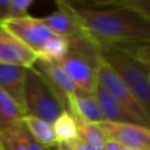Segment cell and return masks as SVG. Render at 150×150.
<instances>
[{
	"label": "cell",
	"mask_w": 150,
	"mask_h": 150,
	"mask_svg": "<svg viewBox=\"0 0 150 150\" xmlns=\"http://www.w3.org/2000/svg\"><path fill=\"white\" fill-rule=\"evenodd\" d=\"M83 29L98 43L150 45V21L115 1H66Z\"/></svg>",
	"instance_id": "6da1fadb"
},
{
	"label": "cell",
	"mask_w": 150,
	"mask_h": 150,
	"mask_svg": "<svg viewBox=\"0 0 150 150\" xmlns=\"http://www.w3.org/2000/svg\"><path fill=\"white\" fill-rule=\"evenodd\" d=\"M98 46L101 59L129 88L150 121V68L123 45L98 43Z\"/></svg>",
	"instance_id": "7a4b0ae2"
},
{
	"label": "cell",
	"mask_w": 150,
	"mask_h": 150,
	"mask_svg": "<svg viewBox=\"0 0 150 150\" xmlns=\"http://www.w3.org/2000/svg\"><path fill=\"white\" fill-rule=\"evenodd\" d=\"M67 40L68 52L59 64L80 89L94 93L97 67L102 61L98 43L88 33Z\"/></svg>",
	"instance_id": "3957f363"
},
{
	"label": "cell",
	"mask_w": 150,
	"mask_h": 150,
	"mask_svg": "<svg viewBox=\"0 0 150 150\" xmlns=\"http://www.w3.org/2000/svg\"><path fill=\"white\" fill-rule=\"evenodd\" d=\"M26 115L41 118L50 124L64 111L48 81L34 68H27L23 89Z\"/></svg>",
	"instance_id": "277c9868"
},
{
	"label": "cell",
	"mask_w": 150,
	"mask_h": 150,
	"mask_svg": "<svg viewBox=\"0 0 150 150\" xmlns=\"http://www.w3.org/2000/svg\"><path fill=\"white\" fill-rule=\"evenodd\" d=\"M96 81L103 89L110 93L115 98H117L128 110H130L145 127L150 128V121L148 120L145 112L142 107L138 104L129 88L124 84V82L120 79V76L115 73V70L107 64L103 60L97 67L96 71Z\"/></svg>",
	"instance_id": "5b68a950"
},
{
	"label": "cell",
	"mask_w": 150,
	"mask_h": 150,
	"mask_svg": "<svg viewBox=\"0 0 150 150\" xmlns=\"http://www.w3.org/2000/svg\"><path fill=\"white\" fill-rule=\"evenodd\" d=\"M0 26L19 39L35 54H38L45 43L55 35L42 23L40 18L29 15L18 19H7L0 23Z\"/></svg>",
	"instance_id": "8992f818"
},
{
	"label": "cell",
	"mask_w": 150,
	"mask_h": 150,
	"mask_svg": "<svg viewBox=\"0 0 150 150\" xmlns=\"http://www.w3.org/2000/svg\"><path fill=\"white\" fill-rule=\"evenodd\" d=\"M107 139L114 141L124 149L150 150V128L132 123L102 121L97 123Z\"/></svg>",
	"instance_id": "52a82bcc"
},
{
	"label": "cell",
	"mask_w": 150,
	"mask_h": 150,
	"mask_svg": "<svg viewBox=\"0 0 150 150\" xmlns=\"http://www.w3.org/2000/svg\"><path fill=\"white\" fill-rule=\"evenodd\" d=\"M33 67L48 81V83L52 86V88L56 93L63 107V110L68 111L69 96L77 93L80 88L69 79V76L64 73V70L59 63L36 60Z\"/></svg>",
	"instance_id": "ba28073f"
},
{
	"label": "cell",
	"mask_w": 150,
	"mask_h": 150,
	"mask_svg": "<svg viewBox=\"0 0 150 150\" xmlns=\"http://www.w3.org/2000/svg\"><path fill=\"white\" fill-rule=\"evenodd\" d=\"M36 60L32 49L0 26V63L30 68Z\"/></svg>",
	"instance_id": "9c48e42d"
},
{
	"label": "cell",
	"mask_w": 150,
	"mask_h": 150,
	"mask_svg": "<svg viewBox=\"0 0 150 150\" xmlns=\"http://www.w3.org/2000/svg\"><path fill=\"white\" fill-rule=\"evenodd\" d=\"M56 6H57V11L50 13L49 15L40 18L42 23L53 34L66 39L87 34V32L83 29L81 23L74 16V14L67 8L63 0H57Z\"/></svg>",
	"instance_id": "30bf717a"
},
{
	"label": "cell",
	"mask_w": 150,
	"mask_h": 150,
	"mask_svg": "<svg viewBox=\"0 0 150 150\" xmlns=\"http://www.w3.org/2000/svg\"><path fill=\"white\" fill-rule=\"evenodd\" d=\"M94 95L100 105V109H101V112L103 116V121L144 125L130 110H128L117 98H115L110 93H108L105 89H103L100 84H96Z\"/></svg>",
	"instance_id": "8fae6325"
},
{
	"label": "cell",
	"mask_w": 150,
	"mask_h": 150,
	"mask_svg": "<svg viewBox=\"0 0 150 150\" xmlns=\"http://www.w3.org/2000/svg\"><path fill=\"white\" fill-rule=\"evenodd\" d=\"M68 112L74 116L77 124H97L103 121V116L94 93H88L82 89L69 96Z\"/></svg>",
	"instance_id": "7c38bea8"
},
{
	"label": "cell",
	"mask_w": 150,
	"mask_h": 150,
	"mask_svg": "<svg viewBox=\"0 0 150 150\" xmlns=\"http://www.w3.org/2000/svg\"><path fill=\"white\" fill-rule=\"evenodd\" d=\"M26 73L27 68L25 67L0 63V88L5 90L8 95H11L23 111V89Z\"/></svg>",
	"instance_id": "4fadbf2b"
},
{
	"label": "cell",
	"mask_w": 150,
	"mask_h": 150,
	"mask_svg": "<svg viewBox=\"0 0 150 150\" xmlns=\"http://www.w3.org/2000/svg\"><path fill=\"white\" fill-rule=\"evenodd\" d=\"M22 124L30 137L43 148H50L57 144L50 123L32 115H25L22 117Z\"/></svg>",
	"instance_id": "5bb4252c"
},
{
	"label": "cell",
	"mask_w": 150,
	"mask_h": 150,
	"mask_svg": "<svg viewBox=\"0 0 150 150\" xmlns=\"http://www.w3.org/2000/svg\"><path fill=\"white\" fill-rule=\"evenodd\" d=\"M23 116L25 111L14 98L0 88V130L20 127Z\"/></svg>",
	"instance_id": "9a60e30c"
},
{
	"label": "cell",
	"mask_w": 150,
	"mask_h": 150,
	"mask_svg": "<svg viewBox=\"0 0 150 150\" xmlns=\"http://www.w3.org/2000/svg\"><path fill=\"white\" fill-rule=\"evenodd\" d=\"M57 143H70L77 138V122L71 114L63 111L52 124Z\"/></svg>",
	"instance_id": "2e32d148"
},
{
	"label": "cell",
	"mask_w": 150,
	"mask_h": 150,
	"mask_svg": "<svg viewBox=\"0 0 150 150\" xmlns=\"http://www.w3.org/2000/svg\"><path fill=\"white\" fill-rule=\"evenodd\" d=\"M68 52V40L66 38L53 35L36 54L38 60L45 62L60 63Z\"/></svg>",
	"instance_id": "e0dca14e"
},
{
	"label": "cell",
	"mask_w": 150,
	"mask_h": 150,
	"mask_svg": "<svg viewBox=\"0 0 150 150\" xmlns=\"http://www.w3.org/2000/svg\"><path fill=\"white\" fill-rule=\"evenodd\" d=\"M77 138L89 150H104L107 138L94 123H82L77 127Z\"/></svg>",
	"instance_id": "ac0fdd59"
},
{
	"label": "cell",
	"mask_w": 150,
	"mask_h": 150,
	"mask_svg": "<svg viewBox=\"0 0 150 150\" xmlns=\"http://www.w3.org/2000/svg\"><path fill=\"white\" fill-rule=\"evenodd\" d=\"M26 132L23 124L13 129L0 130V150H28Z\"/></svg>",
	"instance_id": "d6986e66"
},
{
	"label": "cell",
	"mask_w": 150,
	"mask_h": 150,
	"mask_svg": "<svg viewBox=\"0 0 150 150\" xmlns=\"http://www.w3.org/2000/svg\"><path fill=\"white\" fill-rule=\"evenodd\" d=\"M34 0H9V19H18L28 15L29 7Z\"/></svg>",
	"instance_id": "ffe728a7"
},
{
	"label": "cell",
	"mask_w": 150,
	"mask_h": 150,
	"mask_svg": "<svg viewBox=\"0 0 150 150\" xmlns=\"http://www.w3.org/2000/svg\"><path fill=\"white\" fill-rule=\"evenodd\" d=\"M121 5L134 9L150 21V0H117Z\"/></svg>",
	"instance_id": "44dd1931"
},
{
	"label": "cell",
	"mask_w": 150,
	"mask_h": 150,
	"mask_svg": "<svg viewBox=\"0 0 150 150\" xmlns=\"http://www.w3.org/2000/svg\"><path fill=\"white\" fill-rule=\"evenodd\" d=\"M150 68V45H123Z\"/></svg>",
	"instance_id": "7402d4cb"
},
{
	"label": "cell",
	"mask_w": 150,
	"mask_h": 150,
	"mask_svg": "<svg viewBox=\"0 0 150 150\" xmlns=\"http://www.w3.org/2000/svg\"><path fill=\"white\" fill-rule=\"evenodd\" d=\"M9 19V0H0V23Z\"/></svg>",
	"instance_id": "603a6c76"
},
{
	"label": "cell",
	"mask_w": 150,
	"mask_h": 150,
	"mask_svg": "<svg viewBox=\"0 0 150 150\" xmlns=\"http://www.w3.org/2000/svg\"><path fill=\"white\" fill-rule=\"evenodd\" d=\"M26 131H27V130H26ZM26 143H27L28 150H46V148H43L42 145H40L39 143H36V142L30 137V135L28 134V131L26 132Z\"/></svg>",
	"instance_id": "cb8c5ba5"
},
{
	"label": "cell",
	"mask_w": 150,
	"mask_h": 150,
	"mask_svg": "<svg viewBox=\"0 0 150 150\" xmlns=\"http://www.w3.org/2000/svg\"><path fill=\"white\" fill-rule=\"evenodd\" d=\"M104 150H123V148H122L120 144H117L116 142L107 139V143H105V148H104Z\"/></svg>",
	"instance_id": "d4e9b609"
},
{
	"label": "cell",
	"mask_w": 150,
	"mask_h": 150,
	"mask_svg": "<svg viewBox=\"0 0 150 150\" xmlns=\"http://www.w3.org/2000/svg\"><path fill=\"white\" fill-rule=\"evenodd\" d=\"M70 144L73 145V148L75 149V150H89L79 138H76L75 141H73V142H70Z\"/></svg>",
	"instance_id": "484cf974"
},
{
	"label": "cell",
	"mask_w": 150,
	"mask_h": 150,
	"mask_svg": "<svg viewBox=\"0 0 150 150\" xmlns=\"http://www.w3.org/2000/svg\"><path fill=\"white\" fill-rule=\"evenodd\" d=\"M57 150H75L70 143H57Z\"/></svg>",
	"instance_id": "4316f807"
},
{
	"label": "cell",
	"mask_w": 150,
	"mask_h": 150,
	"mask_svg": "<svg viewBox=\"0 0 150 150\" xmlns=\"http://www.w3.org/2000/svg\"><path fill=\"white\" fill-rule=\"evenodd\" d=\"M46 150H57V145H54V146H50V148H46Z\"/></svg>",
	"instance_id": "83f0119b"
},
{
	"label": "cell",
	"mask_w": 150,
	"mask_h": 150,
	"mask_svg": "<svg viewBox=\"0 0 150 150\" xmlns=\"http://www.w3.org/2000/svg\"><path fill=\"white\" fill-rule=\"evenodd\" d=\"M123 150H132V149H124V148H123Z\"/></svg>",
	"instance_id": "f1b7e54d"
}]
</instances>
